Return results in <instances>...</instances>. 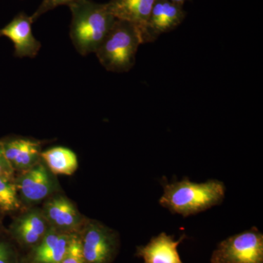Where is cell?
Instances as JSON below:
<instances>
[{
    "label": "cell",
    "instance_id": "6da1fadb",
    "mask_svg": "<svg viewBox=\"0 0 263 263\" xmlns=\"http://www.w3.org/2000/svg\"><path fill=\"white\" fill-rule=\"evenodd\" d=\"M69 8L72 14L70 34L72 44L83 56L95 53L117 18L109 12L106 4L91 0H76Z\"/></svg>",
    "mask_w": 263,
    "mask_h": 263
},
{
    "label": "cell",
    "instance_id": "7a4b0ae2",
    "mask_svg": "<svg viewBox=\"0 0 263 263\" xmlns=\"http://www.w3.org/2000/svg\"><path fill=\"white\" fill-rule=\"evenodd\" d=\"M226 196V186L218 180L194 183L187 179L167 183L160 199L162 206L184 217L219 205Z\"/></svg>",
    "mask_w": 263,
    "mask_h": 263
},
{
    "label": "cell",
    "instance_id": "3957f363",
    "mask_svg": "<svg viewBox=\"0 0 263 263\" xmlns=\"http://www.w3.org/2000/svg\"><path fill=\"white\" fill-rule=\"evenodd\" d=\"M141 44V35L136 26L116 19L95 53L107 70L128 72L135 65L137 51Z\"/></svg>",
    "mask_w": 263,
    "mask_h": 263
},
{
    "label": "cell",
    "instance_id": "277c9868",
    "mask_svg": "<svg viewBox=\"0 0 263 263\" xmlns=\"http://www.w3.org/2000/svg\"><path fill=\"white\" fill-rule=\"evenodd\" d=\"M211 263H263V235L256 228L222 240Z\"/></svg>",
    "mask_w": 263,
    "mask_h": 263
},
{
    "label": "cell",
    "instance_id": "5b68a950",
    "mask_svg": "<svg viewBox=\"0 0 263 263\" xmlns=\"http://www.w3.org/2000/svg\"><path fill=\"white\" fill-rule=\"evenodd\" d=\"M81 238L85 263H110L117 253V237L114 232L98 222H90Z\"/></svg>",
    "mask_w": 263,
    "mask_h": 263
},
{
    "label": "cell",
    "instance_id": "8992f818",
    "mask_svg": "<svg viewBox=\"0 0 263 263\" xmlns=\"http://www.w3.org/2000/svg\"><path fill=\"white\" fill-rule=\"evenodd\" d=\"M186 15L182 5L170 0H156L148 22L140 33L142 44L155 42L161 34L174 30Z\"/></svg>",
    "mask_w": 263,
    "mask_h": 263
},
{
    "label": "cell",
    "instance_id": "52a82bcc",
    "mask_svg": "<svg viewBox=\"0 0 263 263\" xmlns=\"http://www.w3.org/2000/svg\"><path fill=\"white\" fill-rule=\"evenodd\" d=\"M32 23L31 16L22 12L0 29V37L9 38L14 45L15 57L34 58L41 49V43L33 35Z\"/></svg>",
    "mask_w": 263,
    "mask_h": 263
},
{
    "label": "cell",
    "instance_id": "ba28073f",
    "mask_svg": "<svg viewBox=\"0 0 263 263\" xmlns=\"http://www.w3.org/2000/svg\"><path fill=\"white\" fill-rule=\"evenodd\" d=\"M15 184L22 199L27 202L41 201L50 195L53 187L47 169L41 164L24 171Z\"/></svg>",
    "mask_w": 263,
    "mask_h": 263
},
{
    "label": "cell",
    "instance_id": "9c48e42d",
    "mask_svg": "<svg viewBox=\"0 0 263 263\" xmlns=\"http://www.w3.org/2000/svg\"><path fill=\"white\" fill-rule=\"evenodd\" d=\"M186 238L183 235L179 240L165 233L153 237L146 245L137 248L136 255L143 263H183L178 252V247Z\"/></svg>",
    "mask_w": 263,
    "mask_h": 263
},
{
    "label": "cell",
    "instance_id": "30bf717a",
    "mask_svg": "<svg viewBox=\"0 0 263 263\" xmlns=\"http://www.w3.org/2000/svg\"><path fill=\"white\" fill-rule=\"evenodd\" d=\"M6 160L13 170L25 171L37 164L41 157L39 141L27 138H16L0 141Z\"/></svg>",
    "mask_w": 263,
    "mask_h": 263
},
{
    "label": "cell",
    "instance_id": "8fae6325",
    "mask_svg": "<svg viewBox=\"0 0 263 263\" xmlns=\"http://www.w3.org/2000/svg\"><path fill=\"white\" fill-rule=\"evenodd\" d=\"M43 214L52 228L64 233H70L81 224L80 214L73 204L65 197H55L48 200Z\"/></svg>",
    "mask_w": 263,
    "mask_h": 263
},
{
    "label": "cell",
    "instance_id": "7c38bea8",
    "mask_svg": "<svg viewBox=\"0 0 263 263\" xmlns=\"http://www.w3.org/2000/svg\"><path fill=\"white\" fill-rule=\"evenodd\" d=\"M71 235L53 228L48 229L33 249L32 262L61 263L68 248Z\"/></svg>",
    "mask_w": 263,
    "mask_h": 263
},
{
    "label": "cell",
    "instance_id": "4fadbf2b",
    "mask_svg": "<svg viewBox=\"0 0 263 263\" xmlns=\"http://www.w3.org/2000/svg\"><path fill=\"white\" fill-rule=\"evenodd\" d=\"M156 0H110L107 8L117 19L134 24L139 32L144 28Z\"/></svg>",
    "mask_w": 263,
    "mask_h": 263
},
{
    "label": "cell",
    "instance_id": "5bb4252c",
    "mask_svg": "<svg viewBox=\"0 0 263 263\" xmlns=\"http://www.w3.org/2000/svg\"><path fill=\"white\" fill-rule=\"evenodd\" d=\"M48 229L46 218L37 211H30L21 216L11 228L13 237L26 246L37 245Z\"/></svg>",
    "mask_w": 263,
    "mask_h": 263
},
{
    "label": "cell",
    "instance_id": "9a60e30c",
    "mask_svg": "<svg viewBox=\"0 0 263 263\" xmlns=\"http://www.w3.org/2000/svg\"><path fill=\"white\" fill-rule=\"evenodd\" d=\"M41 157L46 162L52 174L70 176L78 168L77 156L65 147H54L41 152Z\"/></svg>",
    "mask_w": 263,
    "mask_h": 263
},
{
    "label": "cell",
    "instance_id": "2e32d148",
    "mask_svg": "<svg viewBox=\"0 0 263 263\" xmlns=\"http://www.w3.org/2000/svg\"><path fill=\"white\" fill-rule=\"evenodd\" d=\"M16 184L13 179L0 176V209L10 212L20 208Z\"/></svg>",
    "mask_w": 263,
    "mask_h": 263
},
{
    "label": "cell",
    "instance_id": "e0dca14e",
    "mask_svg": "<svg viewBox=\"0 0 263 263\" xmlns=\"http://www.w3.org/2000/svg\"><path fill=\"white\" fill-rule=\"evenodd\" d=\"M61 263H85L80 237L71 235L68 248Z\"/></svg>",
    "mask_w": 263,
    "mask_h": 263
},
{
    "label": "cell",
    "instance_id": "ac0fdd59",
    "mask_svg": "<svg viewBox=\"0 0 263 263\" xmlns=\"http://www.w3.org/2000/svg\"><path fill=\"white\" fill-rule=\"evenodd\" d=\"M76 0H43L42 3L39 8L34 12V14L31 16L32 22H34L39 17L46 13V12L54 9L60 5H70Z\"/></svg>",
    "mask_w": 263,
    "mask_h": 263
},
{
    "label": "cell",
    "instance_id": "d6986e66",
    "mask_svg": "<svg viewBox=\"0 0 263 263\" xmlns=\"http://www.w3.org/2000/svg\"><path fill=\"white\" fill-rule=\"evenodd\" d=\"M0 263H14V253L10 245L0 240Z\"/></svg>",
    "mask_w": 263,
    "mask_h": 263
},
{
    "label": "cell",
    "instance_id": "ffe728a7",
    "mask_svg": "<svg viewBox=\"0 0 263 263\" xmlns=\"http://www.w3.org/2000/svg\"><path fill=\"white\" fill-rule=\"evenodd\" d=\"M13 171L14 170L5 157L0 143V176L13 179Z\"/></svg>",
    "mask_w": 263,
    "mask_h": 263
},
{
    "label": "cell",
    "instance_id": "44dd1931",
    "mask_svg": "<svg viewBox=\"0 0 263 263\" xmlns=\"http://www.w3.org/2000/svg\"><path fill=\"white\" fill-rule=\"evenodd\" d=\"M170 1L173 2V3H176V4H179L180 5H184V3H186L187 0H170Z\"/></svg>",
    "mask_w": 263,
    "mask_h": 263
}]
</instances>
